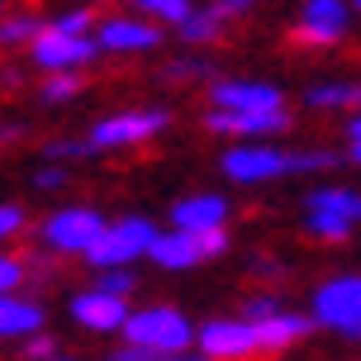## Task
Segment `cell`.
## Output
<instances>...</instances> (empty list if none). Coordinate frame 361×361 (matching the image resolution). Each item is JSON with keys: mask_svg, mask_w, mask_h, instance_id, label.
I'll list each match as a JSON object with an SVG mask.
<instances>
[{"mask_svg": "<svg viewBox=\"0 0 361 361\" xmlns=\"http://www.w3.org/2000/svg\"><path fill=\"white\" fill-rule=\"evenodd\" d=\"M90 57H95V38H86V34H67V29H53V24H43L34 34V62L53 67V72L81 67Z\"/></svg>", "mask_w": 361, "mask_h": 361, "instance_id": "5", "label": "cell"}, {"mask_svg": "<svg viewBox=\"0 0 361 361\" xmlns=\"http://www.w3.org/2000/svg\"><path fill=\"white\" fill-rule=\"evenodd\" d=\"M224 5H228V10H238V5H247V0H224Z\"/></svg>", "mask_w": 361, "mask_h": 361, "instance_id": "36", "label": "cell"}, {"mask_svg": "<svg viewBox=\"0 0 361 361\" xmlns=\"http://www.w3.org/2000/svg\"><path fill=\"white\" fill-rule=\"evenodd\" d=\"M76 90H81V81H76V76H67V67H62V76H57V81H48V90H43V95H48V100H67V95H76Z\"/></svg>", "mask_w": 361, "mask_h": 361, "instance_id": "24", "label": "cell"}, {"mask_svg": "<svg viewBox=\"0 0 361 361\" xmlns=\"http://www.w3.org/2000/svg\"><path fill=\"white\" fill-rule=\"evenodd\" d=\"M138 5H143L147 15H162V19H185L190 15V0H138Z\"/></svg>", "mask_w": 361, "mask_h": 361, "instance_id": "22", "label": "cell"}, {"mask_svg": "<svg viewBox=\"0 0 361 361\" xmlns=\"http://www.w3.org/2000/svg\"><path fill=\"white\" fill-rule=\"evenodd\" d=\"M309 105H319V109H357L361 105V81H352V86H319L314 95H309Z\"/></svg>", "mask_w": 361, "mask_h": 361, "instance_id": "19", "label": "cell"}, {"mask_svg": "<svg viewBox=\"0 0 361 361\" xmlns=\"http://www.w3.org/2000/svg\"><path fill=\"white\" fill-rule=\"evenodd\" d=\"M72 314H76V324L95 328V333H109V328H119L128 319V305H124V295L90 290V295H76L72 300Z\"/></svg>", "mask_w": 361, "mask_h": 361, "instance_id": "9", "label": "cell"}, {"mask_svg": "<svg viewBox=\"0 0 361 361\" xmlns=\"http://www.w3.org/2000/svg\"><path fill=\"white\" fill-rule=\"evenodd\" d=\"M152 262L162 271H185V267H195L200 262V243H195V233H152L147 238V247H143Z\"/></svg>", "mask_w": 361, "mask_h": 361, "instance_id": "11", "label": "cell"}, {"mask_svg": "<svg viewBox=\"0 0 361 361\" xmlns=\"http://www.w3.org/2000/svg\"><path fill=\"white\" fill-rule=\"evenodd\" d=\"M286 124V105L276 109H214L209 128L214 133H276Z\"/></svg>", "mask_w": 361, "mask_h": 361, "instance_id": "10", "label": "cell"}, {"mask_svg": "<svg viewBox=\"0 0 361 361\" xmlns=\"http://www.w3.org/2000/svg\"><path fill=\"white\" fill-rule=\"evenodd\" d=\"M214 105L219 109H276L281 90L267 86V81H224V86H214Z\"/></svg>", "mask_w": 361, "mask_h": 361, "instance_id": "12", "label": "cell"}, {"mask_svg": "<svg viewBox=\"0 0 361 361\" xmlns=\"http://www.w3.org/2000/svg\"><path fill=\"white\" fill-rule=\"evenodd\" d=\"M38 29H43L38 19L19 15V19H10V24H0V43H24V38H34Z\"/></svg>", "mask_w": 361, "mask_h": 361, "instance_id": "21", "label": "cell"}, {"mask_svg": "<svg viewBox=\"0 0 361 361\" xmlns=\"http://www.w3.org/2000/svg\"><path fill=\"white\" fill-rule=\"evenodd\" d=\"M347 34V5L343 0H309L305 19L295 24V43H338Z\"/></svg>", "mask_w": 361, "mask_h": 361, "instance_id": "8", "label": "cell"}, {"mask_svg": "<svg viewBox=\"0 0 361 361\" xmlns=\"http://www.w3.org/2000/svg\"><path fill=\"white\" fill-rule=\"evenodd\" d=\"M100 228H105V219L95 214V209H62V214L48 219V243H53L57 252H86L90 243L100 238Z\"/></svg>", "mask_w": 361, "mask_h": 361, "instance_id": "7", "label": "cell"}, {"mask_svg": "<svg viewBox=\"0 0 361 361\" xmlns=\"http://www.w3.org/2000/svg\"><path fill=\"white\" fill-rule=\"evenodd\" d=\"M86 152H90L86 143H53L48 147V157H86Z\"/></svg>", "mask_w": 361, "mask_h": 361, "instance_id": "29", "label": "cell"}, {"mask_svg": "<svg viewBox=\"0 0 361 361\" xmlns=\"http://www.w3.org/2000/svg\"><path fill=\"white\" fill-rule=\"evenodd\" d=\"M224 24H228V5L219 0V10L209 5L204 15H185L180 19V38H185V43H209V38L224 34Z\"/></svg>", "mask_w": 361, "mask_h": 361, "instance_id": "18", "label": "cell"}, {"mask_svg": "<svg viewBox=\"0 0 361 361\" xmlns=\"http://www.w3.org/2000/svg\"><path fill=\"white\" fill-rule=\"evenodd\" d=\"M195 243H200V257H219L224 247H228V238L219 233V224L214 228H195Z\"/></svg>", "mask_w": 361, "mask_h": 361, "instance_id": "23", "label": "cell"}, {"mask_svg": "<svg viewBox=\"0 0 361 361\" xmlns=\"http://www.w3.org/2000/svg\"><path fill=\"white\" fill-rule=\"evenodd\" d=\"M338 157H328V152H276V147H233L228 157H224V171L233 180H271V176H295V171H324L333 166Z\"/></svg>", "mask_w": 361, "mask_h": 361, "instance_id": "2", "label": "cell"}, {"mask_svg": "<svg viewBox=\"0 0 361 361\" xmlns=\"http://www.w3.org/2000/svg\"><path fill=\"white\" fill-rule=\"evenodd\" d=\"M176 76H204V62H176V67H171V81H176Z\"/></svg>", "mask_w": 361, "mask_h": 361, "instance_id": "31", "label": "cell"}, {"mask_svg": "<svg viewBox=\"0 0 361 361\" xmlns=\"http://www.w3.org/2000/svg\"><path fill=\"white\" fill-rule=\"evenodd\" d=\"M29 357H53V343H48V338H38V343L29 347Z\"/></svg>", "mask_w": 361, "mask_h": 361, "instance_id": "32", "label": "cell"}, {"mask_svg": "<svg viewBox=\"0 0 361 361\" xmlns=\"http://www.w3.org/2000/svg\"><path fill=\"white\" fill-rule=\"evenodd\" d=\"M19 133H24V128H15V124H5V128H0V143H15Z\"/></svg>", "mask_w": 361, "mask_h": 361, "instance_id": "35", "label": "cell"}, {"mask_svg": "<svg viewBox=\"0 0 361 361\" xmlns=\"http://www.w3.org/2000/svg\"><path fill=\"white\" fill-rule=\"evenodd\" d=\"M314 314L324 328H338L347 338L361 333V276H343V281H328L314 295Z\"/></svg>", "mask_w": 361, "mask_h": 361, "instance_id": "3", "label": "cell"}, {"mask_svg": "<svg viewBox=\"0 0 361 361\" xmlns=\"http://www.w3.org/2000/svg\"><path fill=\"white\" fill-rule=\"evenodd\" d=\"M309 233H314V238H328V243H343V238L352 233V219L328 214V209H309Z\"/></svg>", "mask_w": 361, "mask_h": 361, "instance_id": "20", "label": "cell"}, {"mask_svg": "<svg viewBox=\"0 0 361 361\" xmlns=\"http://www.w3.org/2000/svg\"><path fill=\"white\" fill-rule=\"evenodd\" d=\"M86 24H90V15H86V10H72V15L53 19V29H67V34H86Z\"/></svg>", "mask_w": 361, "mask_h": 361, "instance_id": "25", "label": "cell"}, {"mask_svg": "<svg viewBox=\"0 0 361 361\" xmlns=\"http://www.w3.org/2000/svg\"><path fill=\"white\" fill-rule=\"evenodd\" d=\"M171 219H176V228L195 233V228H214V224H224V219H228V204H224L219 195H190V200H180L176 209H171Z\"/></svg>", "mask_w": 361, "mask_h": 361, "instance_id": "15", "label": "cell"}, {"mask_svg": "<svg viewBox=\"0 0 361 361\" xmlns=\"http://www.w3.org/2000/svg\"><path fill=\"white\" fill-rule=\"evenodd\" d=\"M62 171H57V166H48V171H38V185H43V190H57V185H62Z\"/></svg>", "mask_w": 361, "mask_h": 361, "instance_id": "30", "label": "cell"}, {"mask_svg": "<svg viewBox=\"0 0 361 361\" xmlns=\"http://www.w3.org/2000/svg\"><path fill=\"white\" fill-rule=\"evenodd\" d=\"M200 347L209 357H247V352H257V338L252 324H209L200 333Z\"/></svg>", "mask_w": 361, "mask_h": 361, "instance_id": "14", "label": "cell"}, {"mask_svg": "<svg viewBox=\"0 0 361 361\" xmlns=\"http://www.w3.org/2000/svg\"><path fill=\"white\" fill-rule=\"evenodd\" d=\"M147 238H152V224L147 219H119L114 228H100V238L86 247V257L95 262V267H124V262H133V257H143Z\"/></svg>", "mask_w": 361, "mask_h": 361, "instance_id": "4", "label": "cell"}, {"mask_svg": "<svg viewBox=\"0 0 361 361\" xmlns=\"http://www.w3.org/2000/svg\"><path fill=\"white\" fill-rule=\"evenodd\" d=\"M247 309H252V319H257V314H271V309H276V300H252Z\"/></svg>", "mask_w": 361, "mask_h": 361, "instance_id": "33", "label": "cell"}, {"mask_svg": "<svg viewBox=\"0 0 361 361\" xmlns=\"http://www.w3.org/2000/svg\"><path fill=\"white\" fill-rule=\"evenodd\" d=\"M166 124L162 109H147V114H114V119H105V124L95 128L86 138L90 152H100V147H128V143H143V138H152L157 128Z\"/></svg>", "mask_w": 361, "mask_h": 361, "instance_id": "6", "label": "cell"}, {"mask_svg": "<svg viewBox=\"0 0 361 361\" xmlns=\"http://www.w3.org/2000/svg\"><path fill=\"white\" fill-rule=\"evenodd\" d=\"M19 276H24V271H19V262L0 257V295H5V290H15V286H19Z\"/></svg>", "mask_w": 361, "mask_h": 361, "instance_id": "28", "label": "cell"}, {"mask_svg": "<svg viewBox=\"0 0 361 361\" xmlns=\"http://www.w3.org/2000/svg\"><path fill=\"white\" fill-rule=\"evenodd\" d=\"M352 5H357V10H361V0H352Z\"/></svg>", "mask_w": 361, "mask_h": 361, "instance_id": "37", "label": "cell"}, {"mask_svg": "<svg viewBox=\"0 0 361 361\" xmlns=\"http://www.w3.org/2000/svg\"><path fill=\"white\" fill-rule=\"evenodd\" d=\"M100 290H109V295H128V290H133V281H128L124 271L109 267V276H100Z\"/></svg>", "mask_w": 361, "mask_h": 361, "instance_id": "26", "label": "cell"}, {"mask_svg": "<svg viewBox=\"0 0 361 361\" xmlns=\"http://www.w3.org/2000/svg\"><path fill=\"white\" fill-rule=\"evenodd\" d=\"M252 324V338H257V352H267V347H290V343H300L309 333L305 319H295V314H257V319H247Z\"/></svg>", "mask_w": 361, "mask_h": 361, "instance_id": "13", "label": "cell"}, {"mask_svg": "<svg viewBox=\"0 0 361 361\" xmlns=\"http://www.w3.org/2000/svg\"><path fill=\"white\" fill-rule=\"evenodd\" d=\"M95 43L133 53V48H157V43H162V34H157L152 24H143V19H109L105 29H100V38H95Z\"/></svg>", "mask_w": 361, "mask_h": 361, "instance_id": "16", "label": "cell"}, {"mask_svg": "<svg viewBox=\"0 0 361 361\" xmlns=\"http://www.w3.org/2000/svg\"><path fill=\"white\" fill-rule=\"evenodd\" d=\"M128 333V352H119L124 361H152V357H176L190 343V324L180 319L176 309H143V314H128L124 324Z\"/></svg>", "mask_w": 361, "mask_h": 361, "instance_id": "1", "label": "cell"}, {"mask_svg": "<svg viewBox=\"0 0 361 361\" xmlns=\"http://www.w3.org/2000/svg\"><path fill=\"white\" fill-rule=\"evenodd\" d=\"M43 328V309L34 300H10V290L0 295V338H24Z\"/></svg>", "mask_w": 361, "mask_h": 361, "instance_id": "17", "label": "cell"}, {"mask_svg": "<svg viewBox=\"0 0 361 361\" xmlns=\"http://www.w3.org/2000/svg\"><path fill=\"white\" fill-rule=\"evenodd\" d=\"M352 157H357V162H361V119H357V124H352Z\"/></svg>", "mask_w": 361, "mask_h": 361, "instance_id": "34", "label": "cell"}, {"mask_svg": "<svg viewBox=\"0 0 361 361\" xmlns=\"http://www.w3.org/2000/svg\"><path fill=\"white\" fill-rule=\"evenodd\" d=\"M19 224H24V214H19L15 204H0V238L19 233Z\"/></svg>", "mask_w": 361, "mask_h": 361, "instance_id": "27", "label": "cell"}]
</instances>
